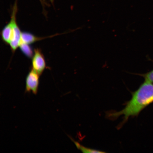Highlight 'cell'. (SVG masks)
<instances>
[{
	"mask_svg": "<svg viewBox=\"0 0 153 153\" xmlns=\"http://www.w3.org/2000/svg\"><path fill=\"white\" fill-rule=\"evenodd\" d=\"M153 102V85L145 81L137 90L132 93V97L127 102L125 108L120 111L108 112L107 116L111 120L124 116L123 125L131 117L138 115L141 111ZM121 124V125H122Z\"/></svg>",
	"mask_w": 153,
	"mask_h": 153,
	"instance_id": "cell-1",
	"label": "cell"
},
{
	"mask_svg": "<svg viewBox=\"0 0 153 153\" xmlns=\"http://www.w3.org/2000/svg\"><path fill=\"white\" fill-rule=\"evenodd\" d=\"M32 58V68L41 75L47 68L45 56L41 50L35 49Z\"/></svg>",
	"mask_w": 153,
	"mask_h": 153,
	"instance_id": "cell-2",
	"label": "cell"
},
{
	"mask_svg": "<svg viewBox=\"0 0 153 153\" xmlns=\"http://www.w3.org/2000/svg\"><path fill=\"white\" fill-rule=\"evenodd\" d=\"M18 11V6L16 1L13 6L11 19L8 24L6 25L1 30V35L2 40L6 45H9L10 42L13 27V22Z\"/></svg>",
	"mask_w": 153,
	"mask_h": 153,
	"instance_id": "cell-3",
	"label": "cell"
},
{
	"mask_svg": "<svg viewBox=\"0 0 153 153\" xmlns=\"http://www.w3.org/2000/svg\"><path fill=\"white\" fill-rule=\"evenodd\" d=\"M40 75L32 68L29 72L26 79V92H31L34 94L37 93L39 82Z\"/></svg>",
	"mask_w": 153,
	"mask_h": 153,
	"instance_id": "cell-4",
	"label": "cell"
},
{
	"mask_svg": "<svg viewBox=\"0 0 153 153\" xmlns=\"http://www.w3.org/2000/svg\"><path fill=\"white\" fill-rule=\"evenodd\" d=\"M58 34L45 37H38L34 35V34L30 32H22V38L20 43H23L28 44V45H32L40 40L46 39V38L53 37L57 36Z\"/></svg>",
	"mask_w": 153,
	"mask_h": 153,
	"instance_id": "cell-5",
	"label": "cell"
},
{
	"mask_svg": "<svg viewBox=\"0 0 153 153\" xmlns=\"http://www.w3.org/2000/svg\"><path fill=\"white\" fill-rule=\"evenodd\" d=\"M30 45L23 43H20L19 47L22 52L29 58L32 59L34 51Z\"/></svg>",
	"mask_w": 153,
	"mask_h": 153,
	"instance_id": "cell-6",
	"label": "cell"
},
{
	"mask_svg": "<svg viewBox=\"0 0 153 153\" xmlns=\"http://www.w3.org/2000/svg\"><path fill=\"white\" fill-rule=\"evenodd\" d=\"M74 142L75 143V145L78 149L81 151L83 153H105V152H102L99 150H95L94 149H92L87 148V147L84 146L83 145L80 144L76 141L74 140H73Z\"/></svg>",
	"mask_w": 153,
	"mask_h": 153,
	"instance_id": "cell-7",
	"label": "cell"
},
{
	"mask_svg": "<svg viewBox=\"0 0 153 153\" xmlns=\"http://www.w3.org/2000/svg\"><path fill=\"white\" fill-rule=\"evenodd\" d=\"M138 75L143 76L144 78L145 81L153 83V70L146 74H139Z\"/></svg>",
	"mask_w": 153,
	"mask_h": 153,
	"instance_id": "cell-8",
	"label": "cell"
},
{
	"mask_svg": "<svg viewBox=\"0 0 153 153\" xmlns=\"http://www.w3.org/2000/svg\"><path fill=\"white\" fill-rule=\"evenodd\" d=\"M50 1L51 2V3H53V0H50Z\"/></svg>",
	"mask_w": 153,
	"mask_h": 153,
	"instance_id": "cell-9",
	"label": "cell"
}]
</instances>
